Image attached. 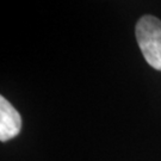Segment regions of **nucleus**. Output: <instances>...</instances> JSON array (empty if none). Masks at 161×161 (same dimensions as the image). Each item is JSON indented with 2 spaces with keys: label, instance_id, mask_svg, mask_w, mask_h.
<instances>
[{
  "label": "nucleus",
  "instance_id": "nucleus-2",
  "mask_svg": "<svg viewBox=\"0 0 161 161\" xmlns=\"http://www.w3.org/2000/svg\"><path fill=\"white\" fill-rule=\"evenodd\" d=\"M22 128V117L5 97H0V141L16 137Z\"/></svg>",
  "mask_w": 161,
  "mask_h": 161
},
{
  "label": "nucleus",
  "instance_id": "nucleus-1",
  "mask_svg": "<svg viewBox=\"0 0 161 161\" xmlns=\"http://www.w3.org/2000/svg\"><path fill=\"white\" fill-rule=\"evenodd\" d=\"M136 40L146 61L161 70V20L154 16H143L136 24Z\"/></svg>",
  "mask_w": 161,
  "mask_h": 161
}]
</instances>
